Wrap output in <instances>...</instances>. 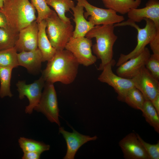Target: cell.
<instances>
[{
    "label": "cell",
    "mask_w": 159,
    "mask_h": 159,
    "mask_svg": "<svg viewBox=\"0 0 159 159\" xmlns=\"http://www.w3.org/2000/svg\"><path fill=\"white\" fill-rule=\"evenodd\" d=\"M79 64L69 51L65 49L56 50L47 61L42 76L46 82H59L64 85L72 83L76 77Z\"/></svg>",
    "instance_id": "cell-1"
},
{
    "label": "cell",
    "mask_w": 159,
    "mask_h": 159,
    "mask_svg": "<svg viewBox=\"0 0 159 159\" xmlns=\"http://www.w3.org/2000/svg\"><path fill=\"white\" fill-rule=\"evenodd\" d=\"M113 24L95 26L85 37L95 38L96 43L92 46V50L97 59L101 60L98 70H102L104 67L111 62L113 55V47L117 39L114 33Z\"/></svg>",
    "instance_id": "cell-2"
},
{
    "label": "cell",
    "mask_w": 159,
    "mask_h": 159,
    "mask_svg": "<svg viewBox=\"0 0 159 159\" xmlns=\"http://www.w3.org/2000/svg\"><path fill=\"white\" fill-rule=\"evenodd\" d=\"M1 10L8 26L17 33L37 19L36 9L29 0H7Z\"/></svg>",
    "instance_id": "cell-3"
},
{
    "label": "cell",
    "mask_w": 159,
    "mask_h": 159,
    "mask_svg": "<svg viewBox=\"0 0 159 159\" xmlns=\"http://www.w3.org/2000/svg\"><path fill=\"white\" fill-rule=\"evenodd\" d=\"M45 20L46 33L52 46L56 50L65 49L66 44L72 37L73 26L71 23L62 20L54 10Z\"/></svg>",
    "instance_id": "cell-4"
},
{
    "label": "cell",
    "mask_w": 159,
    "mask_h": 159,
    "mask_svg": "<svg viewBox=\"0 0 159 159\" xmlns=\"http://www.w3.org/2000/svg\"><path fill=\"white\" fill-rule=\"evenodd\" d=\"M146 22L145 27L140 28L139 26L129 19L125 21L115 24V27L130 26L135 28L137 31V44L134 49L129 54H121L116 64L119 66L129 59L135 57L140 54L144 49L146 46L150 43L156 35L159 29H158L152 20L145 18Z\"/></svg>",
    "instance_id": "cell-5"
},
{
    "label": "cell",
    "mask_w": 159,
    "mask_h": 159,
    "mask_svg": "<svg viewBox=\"0 0 159 159\" xmlns=\"http://www.w3.org/2000/svg\"><path fill=\"white\" fill-rule=\"evenodd\" d=\"M41 98L34 110L44 115L51 122L60 126L56 92L53 84L45 82Z\"/></svg>",
    "instance_id": "cell-6"
},
{
    "label": "cell",
    "mask_w": 159,
    "mask_h": 159,
    "mask_svg": "<svg viewBox=\"0 0 159 159\" xmlns=\"http://www.w3.org/2000/svg\"><path fill=\"white\" fill-rule=\"evenodd\" d=\"M82 5L86 10L84 16L94 26L118 23L123 21V16L117 14L115 11L109 9H103L92 5L87 0H75Z\"/></svg>",
    "instance_id": "cell-7"
},
{
    "label": "cell",
    "mask_w": 159,
    "mask_h": 159,
    "mask_svg": "<svg viewBox=\"0 0 159 159\" xmlns=\"http://www.w3.org/2000/svg\"><path fill=\"white\" fill-rule=\"evenodd\" d=\"M115 63V60L113 59L106 65L98 79L100 82L106 83L112 87L117 94V99L124 102L128 91L134 86L131 79L122 77L114 73L112 67Z\"/></svg>",
    "instance_id": "cell-8"
},
{
    "label": "cell",
    "mask_w": 159,
    "mask_h": 159,
    "mask_svg": "<svg viewBox=\"0 0 159 159\" xmlns=\"http://www.w3.org/2000/svg\"><path fill=\"white\" fill-rule=\"evenodd\" d=\"M91 39L85 37L73 38L66 44L65 49L73 54L79 64L88 66L97 61L96 57L92 53Z\"/></svg>",
    "instance_id": "cell-9"
},
{
    "label": "cell",
    "mask_w": 159,
    "mask_h": 159,
    "mask_svg": "<svg viewBox=\"0 0 159 159\" xmlns=\"http://www.w3.org/2000/svg\"><path fill=\"white\" fill-rule=\"evenodd\" d=\"M45 84L43 78L41 76L33 83L27 84L24 81H19L16 84L20 99L26 97L29 101V104L26 106V113L31 114L33 110L39 102L42 94V90Z\"/></svg>",
    "instance_id": "cell-10"
},
{
    "label": "cell",
    "mask_w": 159,
    "mask_h": 159,
    "mask_svg": "<svg viewBox=\"0 0 159 159\" xmlns=\"http://www.w3.org/2000/svg\"><path fill=\"white\" fill-rule=\"evenodd\" d=\"M131 79L134 87L140 91L145 100L151 101L159 95V80L153 77L145 66Z\"/></svg>",
    "instance_id": "cell-11"
},
{
    "label": "cell",
    "mask_w": 159,
    "mask_h": 159,
    "mask_svg": "<svg viewBox=\"0 0 159 159\" xmlns=\"http://www.w3.org/2000/svg\"><path fill=\"white\" fill-rule=\"evenodd\" d=\"M125 159H149L136 133L131 132L119 142Z\"/></svg>",
    "instance_id": "cell-12"
},
{
    "label": "cell",
    "mask_w": 159,
    "mask_h": 159,
    "mask_svg": "<svg viewBox=\"0 0 159 159\" xmlns=\"http://www.w3.org/2000/svg\"><path fill=\"white\" fill-rule=\"evenodd\" d=\"M38 24L36 20L19 32L14 47L17 52L29 51L38 48Z\"/></svg>",
    "instance_id": "cell-13"
},
{
    "label": "cell",
    "mask_w": 159,
    "mask_h": 159,
    "mask_svg": "<svg viewBox=\"0 0 159 159\" xmlns=\"http://www.w3.org/2000/svg\"><path fill=\"white\" fill-rule=\"evenodd\" d=\"M151 54L149 49L145 47L137 56L131 58L118 67L116 70L118 76L132 79L145 66Z\"/></svg>",
    "instance_id": "cell-14"
},
{
    "label": "cell",
    "mask_w": 159,
    "mask_h": 159,
    "mask_svg": "<svg viewBox=\"0 0 159 159\" xmlns=\"http://www.w3.org/2000/svg\"><path fill=\"white\" fill-rule=\"evenodd\" d=\"M73 132L65 130L62 127L59 128V132L65 139L67 145V152L64 159H74L79 149L83 144L90 141L95 140L97 137L95 135L91 137L82 134L73 129Z\"/></svg>",
    "instance_id": "cell-15"
},
{
    "label": "cell",
    "mask_w": 159,
    "mask_h": 159,
    "mask_svg": "<svg viewBox=\"0 0 159 159\" xmlns=\"http://www.w3.org/2000/svg\"><path fill=\"white\" fill-rule=\"evenodd\" d=\"M128 19L135 22H140L145 18L152 20L159 29V1L149 0L143 8L131 9L127 13Z\"/></svg>",
    "instance_id": "cell-16"
},
{
    "label": "cell",
    "mask_w": 159,
    "mask_h": 159,
    "mask_svg": "<svg viewBox=\"0 0 159 159\" xmlns=\"http://www.w3.org/2000/svg\"><path fill=\"white\" fill-rule=\"evenodd\" d=\"M17 56L19 66L24 67L29 72L36 74L40 71L43 57L38 48L31 51L19 52Z\"/></svg>",
    "instance_id": "cell-17"
},
{
    "label": "cell",
    "mask_w": 159,
    "mask_h": 159,
    "mask_svg": "<svg viewBox=\"0 0 159 159\" xmlns=\"http://www.w3.org/2000/svg\"><path fill=\"white\" fill-rule=\"evenodd\" d=\"M84 8L79 3L73 8V20L75 24L72 37H85L86 34L95 26L87 21L84 16Z\"/></svg>",
    "instance_id": "cell-18"
},
{
    "label": "cell",
    "mask_w": 159,
    "mask_h": 159,
    "mask_svg": "<svg viewBox=\"0 0 159 159\" xmlns=\"http://www.w3.org/2000/svg\"><path fill=\"white\" fill-rule=\"evenodd\" d=\"M38 24V48L42 54L43 62L47 61L53 57L56 50L52 46L47 36L45 20Z\"/></svg>",
    "instance_id": "cell-19"
},
{
    "label": "cell",
    "mask_w": 159,
    "mask_h": 159,
    "mask_svg": "<svg viewBox=\"0 0 159 159\" xmlns=\"http://www.w3.org/2000/svg\"><path fill=\"white\" fill-rule=\"evenodd\" d=\"M104 6L121 14L127 13L131 9L138 8L142 0H101Z\"/></svg>",
    "instance_id": "cell-20"
},
{
    "label": "cell",
    "mask_w": 159,
    "mask_h": 159,
    "mask_svg": "<svg viewBox=\"0 0 159 159\" xmlns=\"http://www.w3.org/2000/svg\"><path fill=\"white\" fill-rule=\"evenodd\" d=\"M48 5L54 9L59 18L62 21L71 23L70 19L65 13L70 11L75 6L73 0H46Z\"/></svg>",
    "instance_id": "cell-21"
},
{
    "label": "cell",
    "mask_w": 159,
    "mask_h": 159,
    "mask_svg": "<svg viewBox=\"0 0 159 159\" xmlns=\"http://www.w3.org/2000/svg\"><path fill=\"white\" fill-rule=\"evenodd\" d=\"M146 121L159 133V114L153 106L151 102L145 100L141 110Z\"/></svg>",
    "instance_id": "cell-22"
},
{
    "label": "cell",
    "mask_w": 159,
    "mask_h": 159,
    "mask_svg": "<svg viewBox=\"0 0 159 159\" xmlns=\"http://www.w3.org/2000/svg\"><path fill=\"white\" fill-rule=\"evenodd\" d=\"M18 142L23 152H35L42 154L44 151L49 150L50 148L49 145L24 137H20Z\"/></svg>",
    "instance_id": "cell-23"
},
{
    "label": "cell",
    "mask_w": 159,
    "mask_h": 159,
    "mask_svg": "<svg viewBox=\"0 0 159 159\" xmlns=\"http://www.w3.org/2000/svg\"><path fill=\"white\" fill-rule=\"evenodd\" d=\"M19 33L8 26L0 27V51L14 47Z\"/></svg>",
    "instance_id": "cell-24"
},
{
    "label": "cell",
    "mask_w": 159,
    "mask_h": 159,
    "mask_svg": "<svg viewBox=\"0 0 159 159\" xmlns=\"http://www.w3.org/2000/svg\"><path fill=\"white\" fill-rule=\"evenodd\" d=\"M13 68L9 67H0V97H11L13 95L10 90L11 73Z\"/></svg>",
    "instance_id": "cell-25"
},
{
    "label": "cell",
    "mask_w": 159,
    "mask_h": 159,
    "mask_svg": "<svg viewBox=\"0 0 159 159\" xmlns=\"http://www.w3.org/2000/svg\"><path fill=\"white\" fill-rule=\"evenodd\" d=\"M145 100L140 91L134 87L128 91L124 102L134 109L141 110Z\"/></svg>",
    "instance_id": "cell-26"
},
{
    "label": "cell",
    "mask_w": 159,
    "mask_h": 159,
    "mask_svg": "<svg viewBox=\"0 0 159 159\" xmlns=\"http://www.w3.org/2000/svg\"><path fill=\"white\" fill-rule=\"evenodd\" d=\"M17 52L14 47L0 51V67H17Z\"/></svg>",
    "instance_id": "cell-27"
},
{
    "label": "cell",
    "mask_w": 159,
    "mask_h": 159,
    "mask_svg": "<svg viewBox=\"0 0 159 159\" xmlns=\"http://www.w3.org/2000/svg\"><path fill=\"white\" fill-rule=\"evenodd\" d=\"M30 0L37 13L36 21L38 23L45 20L53 11L49 7L46 0Z\"/></svg>",
    "instance_id": "cell-28"
},
{
    "label": "cell",
    "mask_w": 159,
    "mask_h": 159,
    "mask_svg": "<svg viewBox=\"0 0 159 159\" xmlns=\"http://www.w3.org/2000/svg\"><path fill=\"white\" fill-rule=\"evenodd\" d=\"M137 136L143 145L149 159H159V141L155 144H151L145 141L137 133Z\"/></svg>",
    "instance_id": "cell-29"
},
{
    "label": "cell",
    "mask_w": 159,
    "mask_h": 159,
    "mask_svg": "<svg viewBox=\"0 0 159 159\" xmlns=\"http://www.w3.org/2000/svg\"><path fill=\"white\" fill-rule=\"evenodd\" d=\"M145 66L153 77L159 80V56L150 55Z\"/></svg>",
    "instance_id": "cell-30"
},
{
    "label": "cell",
    "mask_w": 159,
    "mask_h": 159,
    "mask_svg": "<svg viewBox=\"0 0 159 159\" xmlns=\"http://www.w3.org/2000/svg\"><path fill=\"white\" fill-rule=\"evenodd\" d=\"M149 44L153 54L159 56V30Z\"/></svg>",
    "instance_id": "cell-31"
},
{
    "label": "cell",
    "mask_w": 159,
    "mask_h": 159,
    "mask_svg": "<svg viewBox=\"0 0 159 159\" xmlns=\"http://www.w3.org/2000/svg\"><path fill=\"white\" fill-rule=\"evenodd\" d=\"M22 159H39L41 153L35 152H24Z\"/></svg>",
    "instance_id": "cell-32"
},
{
    "label": "cell",
    "mask_w": 159,
    "mask_h": 159,
    "mask_svg": "<svg viewBox=\"0 0 159 159\" xmlns=\"http://www.w3.org/2000/svg\"><path fill=\"white\" fill-rule=\"evenodd\" d=\"M8 26L6 17L0 8V27Z\"/></svg>",
    "instance_id": "cell-33"
},
{
    "label": "cell",
    "mask_w": 159,
    "mask_h": 159,
    "mask_svg": "<svg viewBox=\"0 0 159 159\" xmlns=\"http://www.w3.org/2000/svg\"><path fill=\"white\" fill-rule=\"evenodd\" d=\"M151 102L153 106L159 114V95H157Z\"/></svg>",
    "instance_id": "cell-34"
},
{
    "label": "cell",
    "mask_w": 159,
    "mask_h": 159,
    "mask_svg": "<svg viewBox=\"0 0 159 159\" xmlns=\"http://www.w3.org/2000/svg\"><path fill=\"white\" fill-rule=\"evenodd\" d=\"M7 0H0V8L2 9L4 6V3Z\"/></svg>",
    "instance_id": "cell-35"
}]
</instances>
